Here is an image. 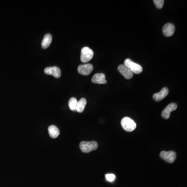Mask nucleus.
<instances>
[{
  "instance_id": "obj_1",
  "label": "nucleus",
  "mask_w": 187,
  "mask_h": 187,
  "mask_svg": "<svg viewBox=\"0 0 187 187\" xmlns=\"http://www.w3.org/2000/svg\"><path fill=\"white\" fill-rule=\"evenodd\" d=\"M121 125L123 129L127 132H132L136 128V123L133 119L129 117H125L121 120Z\"/></svg>"
},
{
  "instance_id": "obj_2",
  "label": "nucleus",
  "mask_w": 187,
  "mask_h": 187,
  "mask_svg": "<svg viewBox=\"0 0 187 187\" xmlns=\"http://www.w3.org/2000/svg\"><path fill=\"white\" fill-rule=\"evenodd\" d=\"M98 143L94 142H82L80 143V148L83 152L89 153L98 148Z\"/></svg>"
},
{
  "instance_id": "obj_3",
  "label": "nucleus",
  "mask_w": 187,
  "mask_h": 187,
  "mask_svg": "<svg viewBox=\"0 0 187 187\" xmlns=\"http://www.w3.org/2000/svg\"><path fill=\"white\" fill-rule=\"evenodd\" d=\"M124 65L131 70L133 74H140L143 71V68L140 65L134 63L129 59H126L125 60Z\"/></svg>"
},
{
  "instance_id": "obj_4",
  "label": "nucleus",
  "mask_w": 187,
  "mask_h": 187,
  "mask_svg": "<svg viewBox=\"0 0 187 187\" xmlns=\"http://www.w3.org/2000/svg\"><path fill=\"white\" fill-rule=\"evenodd\" d=\"M94 52L88 47H84L81 52V60L84 63H87L93 58Z\"/></svg>"
},
{
  "instance_id": "obj_5",
  "label": "nucleus",
  "mask_w": 187,
  "mask_h": 187,
  "mask_svg": "<svg viewBox=\"0 0 187 187\" xmlns=\"http://www.w3.org/2000/svg\"><path fill=\"white\" fill-rule=\"evenodd\" d=\"M160 156L163 160L170 163H172L176 160V154L174 151H163L160 153Z\"/></svg>"
},
{
  "instance_id": "obj_6",
  "label": "nucleus",
  "mask_w": 187,
  "mask_h": 187,
  "mask_svg": "<svg viewBox=\"0 0 187 187\" xmlns=\"http://www.w3.org/2000/svg\"><path fill=\"white\" fill-rule=\"evenodd\" d=\"M93 65L90 63H86L84 65H81L78 67L77 70L79 73L84 76H87L88 74H91L93 71Z\"/></svg>"
},
{
  "instance_id": "obj_7",
  "label": "nucleus",
  "mask_w": 187,
  "mask_h": 187,
  "mask_svg": "<svg viewBox=\"0 0 187 187\" xmlns=\"http://www.w3.org/2000/svg\"><path fill=\"white\" fill-rule=\"evenodd\" d=\"M118 71L125 79H131L133 77V73L129 68L124 65H120L118 67Z\"/></svg>"
},
{
  "instance_id": "obj_8",
  "label": "nucleus",
  "mask_w": 187,
  "mask_h": 187,
  "mask_svg": "<svg viewBox=\"0 0 187 187\" xmlns=\"http://www.w3.org/2000/svg\"><path fill=\"white\" fill-rule=\"evenodd\" d=\"M177 108V105L175 103H171L165 108L162 112V116L165 119H168L171 112L174 111Z\"/></svg>"
},
{
  "instance_id": "obj_9",
  "label": "nucleus",
  "mask_w": 187,
  "mask_h": 187,
  "mask_svg": "<svg viewBox=\"0 0 187 187\" xmlns=\"http://www.w3.org/2000/svg\"><path fill=\"white\" fill-rule=\"evenodd\" d=\"M44 72L46 74L52 75L56 78H59L61 77V71L57 67H49L44 69Z\"/></svg>"
},
{
  "instance_id": "obj_10",
  "label": "nucleus",
  "mask_w": 187,
  "mask_h": 187,
  "mask_svg": "<svg viewBox=\"0 0 187 187\" xmlns=\"http://www.w3.org/2000/svg\"><path fill=\"white\" fill-rule=\"evenodd\" d=\"M175 30V28L173 24L167 23L165 24L163 27V33L166 37H170L174 35Z\"/></svg>"
},
{
  "instance_id": "obj_11",
  "label": "nucleus",
  "mask_w": 187,
  "mask_h": 187,
  "mask_svg": "<svg viewBox=\"0 0 187 187\" xmlns=\"http://www.w3.org/2000/svg\"><path fill=\"white\" fill-rule=\"evenodd\" d=\"M168 92H169V91H168V88L167 87H164L159 93H155L153 96V98L154 99V101L159 102V101H162L164 98L167 96Z\"/></svg>"
},
{
  "instance_id": "obj_12",
  "label": "nucleus",
  "mask_w": 187,
  "mask_h": 187,
  "mask_svg": "<svg viewBox=\"0 0 187 187\" xmlns=\"http://www.w3.org/2000/svg\"><path fill=\"white\" fill-rule=\"evenodd\" d=\"M91 81L94 83L98 84H104L107 83V80H105V74L101 73H96L93 76Z\"/></svg>"
},
{
  "instance_id": "obj_13",
  "label": "nucleus",
  "mask_w": 187,
  "mask_h": 187,
  "mask_svg": "<svg viewBox=\"0 0 187 187\" xmlns=\"http://www.w3.org/2000/svg\"><path fill=\"white\" fill-rule=\"evenodd\" d=\"M52 42V36L49 33H47L44 35L42 42V47L43 49H46L50 46Z\"/></svg>"
},
{
  "instance_id": "obj_14",
  "label": "nucleus",
  "mask_w": 187,
  "mask_h": 187,
  "mask_svg": "<svg viewBox=\"0 0 187 187\" xmlns=\"http://www.w3.org/2000/svg\"><path fill=\"white\" fill-rule=\"evenodd\" d=\"M49 133L52 138H56L60 134L59 130L55 125H50L49 128Z\"/></svg>"
},
{
  "instance_id": "obj_15",
  "label": "nucleus",
  "mask_w": 187,
  "mask_h": 187,
  "mask_svg": "<svg viewBox=\"0 0 187 187\" xmlns=\"http://www.w3.org/2000/svg\"><path fill=\"white\" fill-rule=\"evenodd\" d=\"M86 99L84 98H82L79 101H77L76 110L79 113H81L82 112H83L86 105Z\"/></svg>"
},
{
  "instance_id": "obj_16",
  "label": "nucleus",
  "mask_w": 187,
  "mask_h": 187,
  "mask_svg": "<svg viewBox=\"0 0 187 187\" xmlns=\"http://www.w3.org/2000/svg\"><path fill=\"white\" fill-rule=\"evenodd\" d=\"M77 102V100L75 98H71L70 99L69 101V107L70 110H72V111L76 110Z\"/></svg>"
},
{
  "instance_id": "obj_17",
  "label": "nucleus",
  "mask_w": 187,
  "mask_h": 187,
  "mask_svg": "<svg viewBox=\"0 0 187 187\" xmlns=\"http://www.w3.org/2000/svg\"><path fill=\"white\" fill-rule=\"evenodd\" d=\"M153 2L157 8L161 9L163 7L164 1L163 0H154Z\"/></svg>"
},
{
  "instance_id": "obj_18",
  "label": "nucleus",
  "mask_w": 187,
  "mask_h": 187,
  "mask_svg": "<svg viewBox=\"0 0 187 187\" xmlns=\"http://www.w3.org/2000/svg\"><path fill=\"white\" fill-rule=\"evenodd\" d=\"M105 176L107 180L109 182H112L115 179V174H106Z\"/></svg>"
}]
</instances>
